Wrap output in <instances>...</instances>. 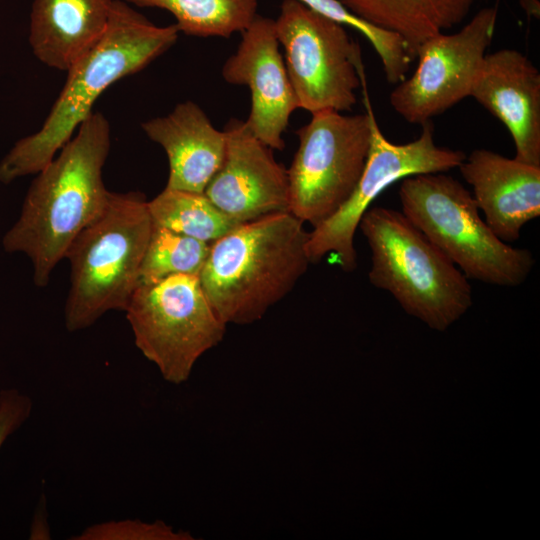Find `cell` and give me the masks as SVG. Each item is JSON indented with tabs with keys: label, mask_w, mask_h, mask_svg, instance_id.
Returning <instances> with one entry per match:
<instances>
[{
	"label": "cell",
	"mask_w": 540,
	"mask_h": 540,
	"mask_svg": "<svg viewBox=\"0 0 540 540\" xmlns=\"http://www.w3.org/2000/svg\"><path fill=\"white\" fill-rule=\"evenodd\" d=\"M147 204L154 226L209 244L241 224L219 210L204 193L165 187Z\"/></svg>",
	"instance_id": "obj_20"
},
{
	"label": "cell",
	"mask_w": 540,
	"mask_h": 540,
	"mask_svg": "<svg viewBox=\"0 0 540 540\" xmlns=\"http://www.w3.org/2000/svg\"><path fill=\"white\" fill-rule=\"evenodd\" d=\"M124 312L136 347L175 385L188 381L196 362L223 340L227 326L209 303L199 275L140 283Z\"/></svg>",
	"instance_id": "obj_7"
},
{
	"label": "cell",
	"mask_w": 540,
	"mask_h": 540,
	"mask_svg": "<svg viewBox=\"0 0 540 540\" xmlns=\"http://www.w3.org/2000/svg\"><path fill=\"white\" fill-rule=\"evenodd\" d=\"M131 6L159 8L176 19L179 32L194 37L229 38L255 19L258 0H123Z\"/></svg>",
	"instance_id": "obj_19"
},
{
	"label": "cell",
	"mask_w": 540,
	"mask_h": 540,
	"mask_svg": "<svg viewBox=\"0 0 540 540\" xmlns=\"http://www.w3.org/2000/svg\"><path fill=\"white\" fill-rule=\"evenodd\" d=\"M174 24L156 26L123 0H114L102 39L67 71L65 84L41 128L19 139L0 160V183L37 174L93 112L116 81L139 72L178 40Z\"/></svg>",
	"instance_id": "obj_2"
},
{
	"label": "cell",
	"mask_w": 540,
	"mask_h": 540,
	"mask_svg": "<svg viewBox=\"0 0 540 540\" xmlns=\"http://www.w3.org/2000/svg\"><path fill=\"white\" fill-rule=\"evenodd\" d=\"M241 35L236 51L222 66V77L229 84L249 88V129L272 150H282V135L299 106L279 49L274 19L257 15Z\"/></svg>",
	"instance_id": "obj_13"
},
{
	"label": "cell",
	"mask_w": 540,
	"mask_h": 540,
	"mask_svg": "<svg viewBox=\"0 0 540 540\" xmlns=\"http://www.w3.org/2000/svg\"><path fill=\"white\" fill-rule=\"evenodd\" d=\"M370 122V151L358 184L337 211L309 232L306 250L311 263L330 255L343 271L355 270L354 236L371 203L398 180L417 174L445 172L459 167L466 158L461 150L435 144L431 120L421 125L417 139L405 144H394L383 135L372 106Z\"/></svg>",
	"instance_id": "obj_10"
},
{
	"label": "cell",
	"mask_w": 540,
	"mask_h": 540,
	"mask_svg": "<svg viewBox=\"0 0 540 540\" xmlns=\"http://www.w3.org/2000/svg\"><path fill=\"white\" fill-rule=\"evenodd\" d=\"M209 248L207 242L153 225L138 284L178 274L199 275Z\"/></svg>",
	"instance_id": "obj_21"
},
{
	"label": "cell",
	"mask_w": 540,
	"mask_h": 540,
	"mask_svg": "<svg viewBox=\"0 0 540 540\" xmlns=\"http://www.w3.org/2000/svg\"><path fill=\"white\" fill-rule=\"evenodd\" d=\"M402 213L467 277L486 284L516 287L528 278L530 250L500 240L479 215L473 195L443 172L402 179Z\"/></svg>",
	"instance_id": "obj_6"
},
{
	"label": "cell",
	"mask_w": 540,
	"mask_h": 540,
	"mask_svg": "<svg viewBox=\"0 0 540 540\" xmlns=\"http://www.w3.org/2000/svg\"><path fill=\"white\" fill-rule=\"evenodd\" d=\"M72 540H193L187 531L175 530L162 520H109L84 528Z\"/></svg>",
	"instance_id": "obj_23"
},
{
	"label": "cell",
	"mask_w": 540,
	"mask_h": 540,
	"mask_svg": "<svg viewBox=\"0 0 540 540\" xmlns=\"http://www.w3.org/2000/svg\"><path fill=\"white\" fill-rule=\"evenodd\" d=\"M361 87L365 114L322 110L296 131L299 146L287 169L289 212L313 227L349 198L364 171L372 135L365 75Z\"/></svg>",
	"instance_id": "obj_8"
},
{
	"label": "cell",
	"mask_w": 540,
	"mask_h": 540,
	"mask_svg": "<svg viewBox=\"0 0 540 540\" xmlns=\"http://www.w3.org/2000/svg\"><path fill=\"white\" fill-rule=\"evenodd\" d=\"M364 21L393 32L416 59L428 38L461 23L476 0H339Z\"/></svg>",
	"instance_id": "obj_18"
},
{
	"label": "cell",
	"mask_w": 540,
	"mask_h": 540,
	"mask_svg": "<svg viewBox=\"0 0 540 540\" xmlns=\"http://www.w3.org/2000/svg\"><path fill=\"white\" fill-rule=\"evenodd\" d=\"M470 96L508 129L515 158L540 167V72L522 52L486 53Z\"/></svg>",
	"instance_id": "obj_14"
},
{
	"label": "cell",
	"mask_w": 540,
	"mask_h": 540,
	"mask_svg": "<svg viewBox=\"0 0 540 540\" xmlns=\"http://www.w3.org/2000/svg\"><path fill=\"white\" fill-rule=\"evenodd\" d=\"M33 409L31 398L16 388L0 391V450L5 441L30 417Z\"/></svg>",
	"instance_id": "obj_24"
},
{
	"label": "cell",
	"mask_w": 540,
	"mask_h": 540,
	"mask_svg": "<svg viewBox=\"0 0 540 540\" xmlns=\"http://www.w3.org/2000/svg\"><path fill=\"white\" fill-rule=\"evenodd\" d=\"M458 168L486 224L503 242L517 241L523 226L540 216V167L475 149Z\"/></svg>",
	"instance_id": "obj_15"
},
{
	"label": "cell",
	"mask_w": 540,
	"mask_h": 540,
	"mask_svg": "<svg viewBox=\"0 0 540 540\" xmlns=\"http://www.w3.org/2000/svg\"><path fill=\"white\" fill-rule=\"evenodd\" d=\"M50 529L47 522L45 497H41L34 513L29 531V539H50Z\"/></svg>",
	"instance_id": "obj_25"
},
{
	"label": "cell",
	"mask_w": 540,
	"mask_h": 540,
	"mask_svg": "<svg viewBox=\"0 0 540 540\" xmlns=\"http://www.w3.org/2000/svg\"><path fill=\"white\" fill-rule=\"evenodd\" d=\"M147 203L137 191H110L101 213L69 246L70 288L64 307L69 332L89 328L108 311H125L153 227Z\"/></svg>",
	"instance_id": "obj_4"
},
{
	"label": "cell",
	"mask_w": 540,
	"mask_h": 540,
	"mask_svg": "<svg viewBox=\"0 0 540 540\" xmlns=\"http://www.w3.org/2000/svg\"><path fill=\"white\" fill-rule=\"evenodd\" d=\"M223 161L205 187V196L238 223L289 212L287 169L273 150L260 141L246 121L232 118L225 125Z\"/></svg>",
	"instance_id": "obj_12"
},
{
	"label": "cell",
	"mask_w": 540,
	"mask_h": 540,
	"mask_svg": "<svg viewBox=\"0 0 540 540\" xmlns=\"http://www.w3.org/2000/svg\"><path fill=\"white\" fill-rule=\"evenodd\" d=\"M315 12L359 31L378 54L386 80L398 84L406 78L415 60L404 40L393 32L378 28L359 18L339 0H298Z\"/></svg>",
	"instance_id": "obj_22"
},
{
	"label": "cell",
	"mask_w": 540,
	"mask_h": 540,
	"mask_svg": "<svg viewBox=\"0 0 540 540\" xmlns=\"http://www.w3.org/2000/svg\"><path fill=\"white\" fill-rule=\"evenodd\" d=\"M274 22L299 108L351 111L364 66L344 25L298 0H283Z\"/></svg>",
	"instance_id": "obj_9"
},
{
	"label": "cell",
	"mask_w": 540,
	"mask_h": 540,
	"mask_svg": "<svg viewBox=\"0 0 540 540\" xmlns=\"http://www.w3.org/2000/svg\"><path fill=\"white\" fill-rule=\"evenodd\" d=\"M358 227L371 250L369 282L407 314L444 331L471 307L467 277L402 212L369 208Z\"/></svg>",
	"instance_id": "obj_5"
},
{
	"label": "cell",
	"mask_w": 540,
	"mask_h": 540,
	"mask_svg": "<svg viewBox=\"0 0 540 540\" xmlns=\"http://www.w3.org/2000/svg\"><path fill=\"white\" fill-rule=\"evenodd\" d=\"M141 128L166 152L169 176L165 187L204 193L223 161L226 136L201 107L186 100L169 114L142 122Z\"/></svg>",
	"instance_id": "obj_16"
},
{
	"label": "cell",
	"mask_w": 540,
	"mask_h": 540,
	"mask_svg": "<svg viewBox=\"0 0 540 540\" xmlns=\"http://www.w3.org/2000/svg\"><path fill=\"white\" fill-rule=\"evenodd\" d=\"M496 18V8L485 7L459 31L424 41L417 50L414 73L390 94L392 108L407 122L422 125L470 96Z\"/></svg>",
	"instance_id": "obj_11"
},
{
	"label": "cell",
	"mask_w": 540,
	"mask_h": 540,
	"mask_svg": "<svg viewBox=\"0 0 540 540\" xmlns=\"http://www.w3.org/2000/svg\"><path fill=\"white\" fill-rule=\"evenodd\" d=\"M114 0H33L29 43L35 57L67 72L102 39Z\"/></svg>",
	"instance_id": "obj_17"
},
{
	"label": "cell",
	"mask_w": 540,
	"mask_h": 540,
	"mask_svg": "<svg viewBox=\"0 0 540 540\" xmlns=\"http://www.w3.org/2000/svg\"><path fill=\"white\" fill-rule=\"evenodd\" d=\"M303 224L290 212L269 214L210 243L199 280L226 325L260 320L305 274L311 262Z\"/></svg>",
	"instance_id": "obj_3"
},
{
	"label": "cell",
	"mask_w": 540,
	"mask_h": 540,
	"mask_svg": "<svg viewBox=\"0 0 540 540\" xmlns=\"http://www.w3.org/2000/svg\"><path fill=\"white\" fill-rule=\"evenodd\" d=\"M110 146L107 118L92 113L30 184L2 246L30 259L36 286L48 285L73 240L105 207L110 191L102 171Z\"/></svg>",
	"instance_id": "obj_1"
}]
</instances>
